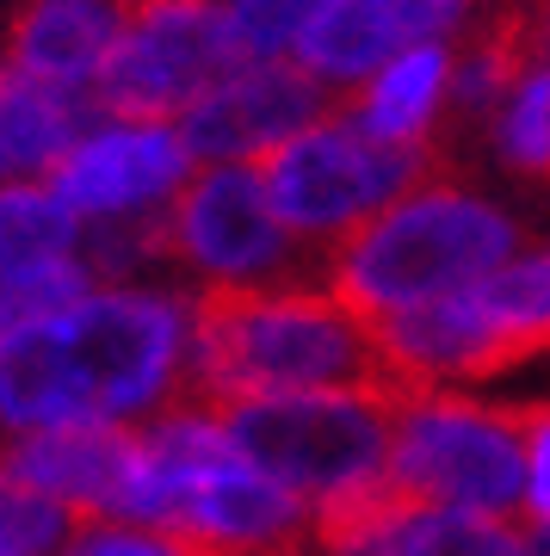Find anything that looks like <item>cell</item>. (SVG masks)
<instances>
[{
    "mask_svg": "<svg viewBox=\"0 0 550 556\" xmlns=\"http://www.w3.org/2000/svg\"><path fill=\"white\" fill-rule=\"evenodd\" d=\"M192 334L198 298L167 285H93L57 316L0 328V433L149 427L192 402Z\"/></svg>",
    "mask_w": 550,
    "mask_h": 556,
    "instance_id": "obj_1",
    "label": "cell"
},
{
    "mask_svg": "<svg viewBox=\"0 0 550 556\" xmlns=\"http://www.w3.org/2000/svg\"><path fill=\"white\" fill-rule=\"evenodd\" d=\"M310 390H390L377 328L322 278L198 298L192 396L211 408Z\"/></svg>",
    "mask_w": 550,
    "mask_h": 556,
    "instance_id": "obj_2",
    "label": "cell"
},
{
    "mask_svg": "<svg viewBox=\"0 0 550 556\" xmlns=\"http://www.w3.org/2000/svg\"><path fill=\"white\" fill-rule=\"evenodd\" d=\"M526 248V229L483 186L433 174L409 199H396L359 236H347L322 260V285L340 303H353L365 321H390L402 309L483 291L513 254Z\"/></svg>",
    "mask_w": 550,
    "mask_h": 556,
    "instance_id": "obj_3",
    "label": "cell"
},
{
    "mask_svg": "<svg viewBox=\"0 0 550 556\" xmlns=\"http://www.w3.org/2000/svg\"><path fill=\"white\" fill-rule=\"evenodd\" d=\"M223 433L254 470L285 482L303 507L340 514L390 489L396 390H310V396H254L216 408Z\"/></svg>",
    "mask_w": 550,
    "mask_h": 556,
    "instance_id": "obj_4",
    "label": "cell"
},
{
    "mask_svg": "<svg viewBox=\"0 0 550 556\" xmlns=\"http://www.w3.org/2000/svg\"><path fill=\"white\" fill-rule=\"evenodd\" d=\"M390 489L427 507L476 519L526 514V427L520 408H495L464 390H409L396 396Z\"/></svg>",
    "mask_w": 550,
    "mask_h": 556,
    "instance_id": "obj_5",
    "label": "cell"
},
{
    "mask_svg": "<svg viewBox=\"0 0 550 556\" xmlns=\"http://www.w3.org/2000/svg\"><path fill=\"white\" fill-rule=\"evenodd\" d=\"M260 174H266V192L285 229L303 248H322L328 260L347 236H359L396 199H409L421 179L439 174V149L377 142L353 112H328L297 142H285Z\"/></svg>",
    "mask_w": 550,
    "mask_h": 556,
    "instance_id": "obj_6",
    "label": "cell"
},
{
    "mask_svg": "<svg viewBox=\"0 0 550 556\" xmlns=\"http://www.w3.org/2000/svg\"><path fill=\"white\" fill-rule=\"evenodd\" d=\"M161 248L198 298L303 285V241L285 229L260 167H198L161 217Z\"/></svg>",
    "mask_w": 550,
    "mask_h": 556,
    "instance_id": "obj_7",
    "label": "cell"
},
{
    "mask_svg": "<svg viewBox=\"0 0 550 556\" xmlns=\"http://www.w3.org/2000/svg\"><path fill=\"white\" fill-rule=\"evenodd\" d=\"M229 0H130L124 38L93 87L105 118L179 124L211 87L241 68Z\"/></svg>",
    "mask_w": 550,
    "mask_h": 556,
    "instance_id": "obj_8",
    "label": "cell"
},
{
    "mask_svg": "<svg viewBox=\"0 0 550 556\" xmlns=\"http://www.w3.org/2000/svg\"><path fill=\"white\" fill-rule=\"evenodd\" d=\"M198 161L179 137V124L105 118L87 124V137L68 149L50 192L75 211L87 229H118V223H161L174 199L192 186Z\"/></svg>",
    "mask_w": 550,
    "mask_h": 556,
    "instance_id": "obj_9",
    "label": "cell"
},
{
    "mask_svg": "<svg viewBox=\"0 0 550 556\" xmlns=\"http://www.w3.org/2000/svg\"><path fill=\"white\" fill-rule=\"evenodd\" d=\"M483 25V0H328L297 38L291 62L328 93L365 87L377 68L421 43H464Z\"/></svg>",
    "mask_w": 550,
    "mask_h": 556,
    "instance_id": "obj_10",
    "label": "cell"
},
{
    "mask_svg": "<svg viewBox=\"0 0 550 556\" xmlns=\"http://www.w3.org/2000/svg\"><path fill=\"white\" fill-rule=\"evenodd\" d=\"M315 118H328V87L310 80L291 56L241 62L223 87H211L179 118V137L198 167H266Z\"/></svg>",
    "mask_w": 550,
    "mask_h": 556,
    "instance_id": "obj_11",
    "label": "cell"
},
{
    "mask_svg": "<svg viewBox=\"0 0 550 556\" xmlns=\"http://www.w3.org/2000/svg\"><path fill=\"white\" fill-rule=\"evenodd\" d=\"M93 285L87 223L50 186H0V328L57 316Z\"/></svg>",
    "mask_w": 550,
    "mask_h": 556,
    "instance_id": "obj_12",
    "label": "cell"
},
{
    "mask_svg": "<svg viewBox=\"0 0 550 556\" xmlns=\"http://www.w3.org/2000/svg\"><path fill=\"white\" fill-rule=\"evenodd\" d=\"M7 477L25 495L57 501L87 526V519H118L130 470H137V427H105V420H68L43 433L7 439Z\"/></svg>",
    "mask_w": 550,
    "mask_h": 556,
    "instance_id": "obj_13",
    "label": "cell"
},
{
    "mask_svg": "<svg viewBox=\"0 0 550 556\" xmlns=\"http://www.w3.org/2000/svg\"><path fill=\"white\" fill-rule=\"evenodd\" d=\"M372 328H377V353H384V378H390L396 396H409V390H458V383L489 378V371L508 365L476 291L402 309V316L372 321Z\"/></svg>",
    "mask_w": 550,
    "mask_h": 556,
    "instance_id": "obj_14",
    "label": "cell"
},
{
    "mask_svg": "<svg viewBox=\"0 0 550 556\" xmlns=\"http://www.w3.org/2000/svg\"><path fill=\"white\" fill-rule=\"evenodd\" d=\"M93 118L99 105L87 93L0 62V186H50Z\"/></svg>",
    "mask_w": 550,
    "mask_h": 556,
    "instance_id": "obj_15",
    "label": "cell"
},
{
    "mask_svg": "<svg viewBox=\"0 0 550 556\" xmlns=\"http://www.w3.org/2000/svg\"><path fill=\"white\" fill-rule=\"evenodd\" d=\"M124 20H130V0H32L13 25V56L7 62L93 100L99 75L124 38Z\"/></svg>",
    "mask_w": 550,
    "mask_h": 556,
    "instance_id": "obj_16",
    "label": "cell"
},
{
    "mask_svg": "<svg viewBox=\"0 0 550 556\" xmlns=\"http://www.w3.org/2000/svg\"><path fill=\"white\" fill-rule=\"evenodd\" d=\"M452 43H421L390 68H377L353 93V118L377 142H402V149H433V130L452 118Z\"/></svg>",
    "mask_w": 550,
    "mask_h": 556,
    "instance_id": "obj_17",
    "label": "cell"
},
{
    "mask_svg": "<svg viewBox=\"0 0 550 556\" xmlns=\"http://www.w3.org/2000/svg\"><path fill=\"white\" fill-rule=\"evenodd\" d=\"M489 309V328L501 340V358L550 353V241H532L476 291Z\"/></svg>",
    "mask_w": 550,
    "mask_h": 556,
    "instance_id": "obj_18",
    "label": "cell"
},
{
    "mask_svg": "<svg viewBox=\"0 0 550 556\" xmlns=\"http://www.w3.org/2000/svg\"><path fill=\"white\" fill-rule=\"evenodd\" d=\"M495 161L520 179H550V68L526 62L489 124Z\"/></svg>",
    "mask_w": 550,
    "mask_h": 556,
    "instance_id": "obj_19",
    "label": "cell"
},
{
    "mask_svg": "<svg viewBox=\"0 0 550 556\" xmlns=\"http://www.w3.org/2000/svg\"><path fill=\"white\" fill-rule=\"evenodd\" d=\"M328 0H229L236 43L248 62H285Z\"/></svg>",
    "mask_w": 550,
    "mask_h": 556,
    "instance_id": "obj_20",
    "label": "cell"
},
{
    "mask_svg": "<svg viewBox=\"0 0 550 556\" xmlns=\"http://www.w3.org/2000/svg\"><path fill=\"white\" fill-rule=\"evenodd\" d=\"M62 556H204L186 538L155 532V526H124V519H87Z\"/></svg>",
    "mask_w": 550,
    "mask_h": 556,
    "instance_id": "obj_21",
    "label": "cell"
},
{
    "mask_svg": "<svg viewBox=\"0 0 550 556\" xmlns=\"http://www.w3.org/2000/svg\"><path fill=\"white\" fill-rule=\"evenodd\" d=\"M526 427V526H550V402L545 408H520Z\"/></svg>",
    "mask_w": 550,
    "mask_h": 556,
    "instance_id": "obj_22",
    "label": "cell"
},
{
    "mask_svg": "<svg viewBox=\"0 0 550 556\" xmlns=\"http://www.w3.org/2000/svg\"><path fill=\"white\" fill-rule=\"evenodd\" d=\"M520 532H526L520 556H550V526H520Z\"/></svg>",
    "mask_w": 550,
    "mask_h": 556,
    "instance_id": "obj_23",
    "label": "cell"
},
{
    "mask_svg": "<svg viewBox=\"0 0 550 556\" xmlns=\"http://www.w3.org/2000/svg\"><path fill=\"white\" fill-rule=\"evenodd\" d=\"M13 501V477H7V457H0V507Z\"/></svg>",
    "mask_w": 550,
    "mask_h": 556,
    "instance_id": "obj_24",
    "label": "cell"
},
{
    "mask_svg": "<svg viewBox=\"0 0 550 556\" xmlns=\"http://www.w3.org/2000/svg\"><path fill=\"white\" fill-rule=\"evenodd\" d=\"M0 556H20V551H7V544H0Z\"/></svg>",
    "mask_w": 550,
    "mask_h": 556,
    "instance_id": "obj_25",
    "label": "cell"
}]
</instances>
